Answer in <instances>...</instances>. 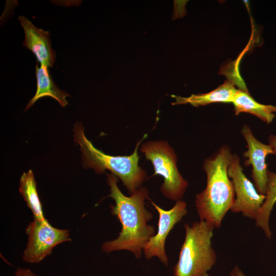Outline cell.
Segmentation results:
<instances>
[{
	"mask_svg": "<svg viewBox=\"0 0 276 276\" xmlns=\"http://www.w3.org/2000/svg\"><path fill=\"white\" fill-rule=\"evenodd\" d=\"M106 174L110 191L108 197L115 201L114 205H110L111 213L120 221L122 229L116 239L103 243L102 251L110 253L128 250L139 259L145 245L155 234L154 226L148 224L153 214L145 206V200L149 199L148 191L141 187L129 196H125L118 186L119 178L112 173Z\"/></svg>",
	"mask_w": 276,
	"mask_h": 276,
	"instance_id": "1",
	"label": "cell"
},
{
	"mask_svg": "<svg viewBox=\"0 0 276 276\" xmlns=\"http://www.w3.org/2000/svg\"><path fill=\"white\" fill-rule=\"evenodd\" d=\"M232 154L228 146L224 145L203 163L206 185L196 195L195 203L200 220L214 227L221 226L235 199L234 186L227 173Z\"/></svg>",
	"mask_w": 276,
	"mask_h": 276,
	"instance_id": "2",
	"label": "cell"
},
{
	"mask_svg": "<svg viewBox=\"0 0 276 276\" xmlns=\"http://www.w3.org/2000/svg\"><path fill=\"white\" fill-rule=\"evenodd\" d=\"M74 140L80 147L82 164L85 168L93 169L97 174L106 170L120 179L130 195L141 187L145 180L146 171L139 165L138 148L147 137L145 134L136 144L133 152L127 156H113L96 148L85 135L84 127L80 123L74 126Z\"/></svg>",
	"mask_w": 276,
	"mask_h": 276,
	"instance_id": "3",
	"label": "cell"
},
{
	"mask_svg": "<svg viewBox=\"0 0 276 276\" xmlns=\"http://www.w3.org/2000/svg\"><path fill=\"white\" fill-rule=\"evenodd\" d=\"M185 238L174 276H210L208 271L216 262L217 255L212 246L214 227L205 221L185 223Z\"/></svg>",
	"mask_w": 276,
	"mask_h": 276,
	"instance_id": "4",
	"label": "cell"
},
{
	"mask_svg": "<svg viewBox=\"0 0 276 276\" xmlns=\"http://www.w3.org/2000/svg\"><path fill=\"white\" fill-rule=\"evenodd\" d=\"M140 151L153 166L152 176L159 175L164 178L160 188L163 195L173 201L181 200L188 182L178 171L177 157L173 148L167 141H148L141 145Z\"/></svg>",
	"mask_w": 276,
	"mask_h": 276,
	"instance_id": "5",
	"label": "cell"
},
{
	"mask_svg": "<svg viewBox=\"0 0 276 276\" xmlns=\"http://www.w3.org/2000/svg\"><path fill=\"white\" fill-rule=\"evenodd\" d=\"M26 233L28 241L22 259L28 263L40 262L55 247L71 240L68 230L55 227L47 219H34L27 225Z\"/></svg>",
	"mask_w": 276,
	"mask_h": 276,
	"instance_id": "6",
	"label": "cell"
},
{
	"mask_svg": "<svg viewBox=\"0 0 276 276\" xmlns=\"http://www.w3.org/2000/svg\"><path fill=\"white\" fill-rule=\"evenodd\" d=\"M227 173L232 181L236 195L231 211L241 212L244 217L256 220L266 197L257 191L255 185L246 176L240 164V158L236 153L232 154Z\"/></svg>",
	"mask_w": 276,
	"mask_h": 276,
	"instance_id": "7",
	"label": "cell"
},
{
	"mask_svg": "<svg viewBox=\"0 0 276 276\" xmlns=\"http://www.w3.org/2000/svg\"><path fill=\"white\" fill-rule=\"evenodd\" d=\"M150 201L158 213V229L146 244L143 252L146 259L150 260L155 257L167 266L168 258L165 246L166 239L173 227L187 214V204L185 201L179 200L171 209L165 210L151 200Z\"/></svg>",
	"mask_w": 276,
	"mask_h": 276,
	"instance_id": "8",
	"label": "cell"
},
{
	"mask_svg": "<svg viewBox=\"0 0 276 276\" xmlns=\"http://www.w3.org/2000/svg\"><path fill=\"white\" fill-rule=\"evenodd\" d=\"M241 132L247 143L246 151L243 153L246 159L244 166H251V177L257 191L265 195L268 182L267 165L266 157L274 154L272 148L269 144H265L258 140L254 135L250 127L243 125Z\"/></svg>",
	"mask_w": 276,
	"mask_h": 276,
	"instance_id": "9",
	"label": "cell"
},
{
	"mask_svg": "<svg viewBox=\"0 0 276 276\" xmlns=\"http://www.w3.org/2000/svg\"><path fill=\"white\" fill-rule=\"evenodd\" d=\"M18 19L25 33L22 46L33 53L40 64L52 67L56 52L52 48L50 32L38 28L25 16H19Z\"/></svg>",
	"mask_w": 276,
	"mask_h": 276,
	"instance_id": "10",
	"label": "cell"
},
{
	"mask_svg": "<svg viewBox=\"0 0 276 276\" xmlns=\"http://www.w3.org/2000/svg\"><path fill=\"white\" fill-rule=\"evenodd\" d=\"M37 88L35 95L29 101L25 110L28 109L39 99L50 97L55 99L63 107L68 104L66 100L69 94L61 90L54 83L48 67L37 63L35 66Z\"/></svg>",
	"mask_w": 276,
	"mask_h": 276,
	"instance_id": "11",
	"label": "cell"
},
{
	"mask_svg": "<svg viewBox=\"0 0 276 276\" xmlns=\"http://www.w3.org/2000/svg\"><path fill=\"white\" fill-rule=\"evenodd\" d=\"M238 89L233 82L227 81L211 91L205 94H192L189 97L172 95L175 101L172 105L190 104L195 107L216 102L232 103Z\"/></svg>",
	"mask_w": 276,
	"mask_h": 276,
	"instance_id": "12",
	"label": "cell"
},
{
	"mask_svg": "<svg viewBox=\"0 0 276 276\" xmlns=\"http://www.w3.org/2000/svg\"><path fill=\"white\" fill-rule=\"evenodd\" d=\"M232 103L236 115L242 112L248 113L267 124L271 123L275 118L276 106L257 102L248 91L238 89Z\"/></svg>",
	"mask_w": 276,
	"mask_h": 276,
	"instance_id": "13",
	"label": "cell"
},
{
	"mask_svg": "<svg viewBox=\"0 0 276 276\" xmlns=\"http://www.w3.org/2000/svg\"><path fill=\"white\" fill-rule=\"evenodd\" d=\"M19 191L27 206L31 211L34 219L44 220L42 206L36 188V183L32 170L24 172L19 180Z\"/></svg>",
	"mask_w": 276,
	"mask_h": 276,
	"instance_id": "14",
	"label": "cell"
},
{
	"mask_svg": "<svg viewBox=\"0 0 276 276\" xmlns=\"http://www.w3.org/2000/svg\"><path fill=\"white\" fill-rule=\"evenodd\" d=\"M265 197V201L256 219V225L261 228L266 236L270 238L271 233L269 228V220L271 212L276 202V173L269 170Z\"/></svg>",
	"mask_w": 276,
	"mask_h": 276,
	"instance_id": "15",
	"label": "cell"
},
{
	"mask_svg": "<svg viewBox=\"0 0 276 276\" xmlns=\"http://www.w3.org/2000/svg\"><path fill=\"white\" fill-rule=\"evenodd\" d=\"M14 276H37L30 269L24 268H17Z\"/></svg>",
	"mask_w": 276,
	"mask_h": 276,
	"instance_id": "16",
	"label": "cell"
},
{
	"mask_svg": "<svg viewBox=\"0 0 276 276\" xmlns=\"http://www.w3.org/2000/svg\"><path fill=\"white\" fill-rule=\"evenodd\" d=\"M269 144L273 149L274 155H276V135L271 134L268 137Z\"/></svg>",
	"mask_w": 276,
	"mask_h": 276,
	"instance_id": "17",
	"label": "cell"
},
{
	"mask_svg": "<svg viewBox=\"0 0 276 276\" xmlns=\"http://www.w3.org/2000/svg\"><path fill=\"white\" fill-rule=\"evenodd\" d=\"M229 276H245L243 271L237 266L231 271Z\"/></svg>",
	"mask_w": 276,
	"mask_h": 276,
	"instance_id": "18",
	"label": "cell"
}]
</instances>
